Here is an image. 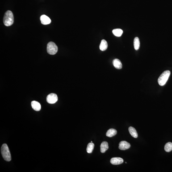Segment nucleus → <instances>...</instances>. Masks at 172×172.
<instances>
[{
	"instance_id": "9d476101",
	"label": "nucleus",
	"mask_w": 172,
	"mask_h": 172,
	"mask_svg": "<svg viewBox=\"0 0 172 172\" xmlns=\"http://www.w3.org/2000/svg\"><path fill=\"white\" fill-rule=\"evenodd\" d=\"M113 65L115 68L118 69H121L122 64L120 61L118 59H115L113 62Z\"/></svg>"
},
{
	"instance_id": "39448f33",
	"label": "nucleus",
	"mask_w": 172,
	"mask_h": 172,
	"mask_svg": "<svg viewBox=\"0 0 172 172\" xmlns=\"http://www.w3.org/2000/svg\"><path fill=\"white\" fill-rule=\"evenodd\" d=\"M58 98V97L56 94L52 93L47 96V101L48 103L53 104L57 102Z\"/></svg>"
},
{
	"instance_id": "20e7f679",
	"label": "nucleus",
	"mask_w": 172,
	"mask_h": 172,
	"mask_svg": "<svg viewBox=\"0 0 172 172\" xmlns=\"http://www.w3.org/2000/svg\"><path fill=\"white\" fill-rule=\"evenodd\" d=\"M58 47L53 42H50L47 45V52L49 54L54 55L57 53Z\"/></svg>"
},
{
	"instance_id": "1a4fd4ad",
	"label": "nucleus",
	"mask_w": 172,
	"mask_h": 172,
	"mask_svg": "<svg viewBox=\"0 0 172 172\" xmlns=\"http://www.w3.org/2000/svg\"><path fill=\"white\" fill-rule=\"evenodd\" d=\"M31 106L34 110L37 111H40L41 109V105L38 102L35 101L31 102Z\"/></svg>"
},
{
	"instance_id": "dca6fc26",
	"label": "nucleus",
	"mask_w": 172,
	"mask_h": 172,
	"mask_svg": "<svg viewBox=\"0 0 172 172\" xmlns=\"http://www.w3.org/2000/svg\"><path fill=\"white\" fill-rule=\"evenodd\" d=\"M113 33L115 36L117 37H120L122 36L123 33V30L120 29H116L113 30Z\"/></svg>"
},
{
	"instance_id": "f3484780",
	"label": "nucleus",
	"mask_w": 172,
	"mask_h": 172,
	"mask_svg": "<svg viewBox=\"0 0 172 172\" xmlns=\"http://www.w3.org/2000/svg\"><path fill=\"white\" fill-rule=\"evenodd\" d=\"M94 145L93 143H90L88 144L86 151L88 153H91L94 149Z\"/></svg>"
},
{
	"instance_id": "4468645a",
	"label": "nucleus",
	"mask_w": 172,
	"mask_h": 172,
	"mask_svg": "<svg viewBox=\"0 0 172 172\" xmlns=\"http://www.w3.org/2000/svg\"><path fill=\"white\" fill-rule=\"evenodd\" d=\"M129 133L131 136L135 138H137L138 137V134L136 130L133 127H130L128 128Z\"/></svg>"
},
{
	"instance_id": "9b49d317",
	"label": "nucleus",
	"mask_w": 172,
	"mask_h": 172,
	"mask_svg": "<svg viewBox=\"0 0 172 172\" xmlns=\"http://www.w3.org/2000/svg\"><path fill=\"white\" fill-rule=\"evenodd\" d=\"M108 143L107 142L103 141L100 145V151L102 153H104L108 149Z\"/></svg>"
},
{
	"instance_id": "2eb2a0df",
	"label": "nucleus",
	"mask_w": 172,
	"mask_h": 172,
	"mask_svg": "<svg viewBox=\"0 0 172 172\" xmlns=\"http://www.w3.org/2000/svg\"><path fill=\"white\" fill-rule=\"evenodd\" d=\"M134 47L135 50H138L140 48V42L139 39L138 37H135L134 41Z\"/></svg>"
},
{
	"instance_id": "ddd939ff",
	"label": "nucleus",
	"mask_w": 172,
	"mask_h": 172,
	"mask_svg": "<svg viewBox=\"0 0 172 172\" xmlns=\"http://www.w3.org/2000/svg\"><path fill=\"white\" fill-rule=\"evenodd\" d=\"M117 133V131L115 129L111 128L109 129L106 133V136L108 137H111L115 136Z\"/></svg>"
},
{
	"instance_id": "f03ea898",
	"label": "nucleus",
	"mask_w": 172,
	"mask_h": 172,
	"mask_svg": "<svg viewBox=\"0 0 172 172\" xmlns=\"http://www.w3.org/2000/svg\"><path fill=\"white\" fill-rule=\"evenodd\" d=\"M1 152L4 159L6 161H10L11 160V154L8 146L6 144H4L1 148Z\"/></svg>"
},
{
	"instance_id": "a211bd4d",
	"label": "nucleus",
	"mask_w": 172,
	"mask_h": 172,
	"mask_svg": "<svg viewBox=\"0 0 172 172\" xmlns=\"http://www.w3.org/2000/svg\"><path fill=\"white\" fill-rule=\"evenodd\" d=\"M165 150L167 152H170L172 150V143L168 142L165 144Z\"/></svg>"
},
{
	"instance_id": "0eeeda50",
	"label": "nucleus",
	"mask_w": 172,
	"mask_h": 172,
	"mask_svg": "<svg viewBox=\"0 0 172 172\" xmlns=\"http://www.w3.org/2000/svg\"><path fill=\"white\" fill-rule=\"evenodd\" d=\"M110 162L113 165H119L123 163V160L120 157H114L111 159Z\"/></svg>"
},
{
	"instance_id": "423d86ee",
	"label": "nucleus",
	"mask_w": 172,
	"mask_h": 172,
	"mask_svg": "<svg viewBox=\"0 0 172 172\" xmlns=\"http://www.w3.org/2000/svg\"><path fill=\"white\" fill-rule=\"evenodd\" d=\"M130 144L126 141H122L119 143V148L120 150H125L129 149Z\"/></svg>"
},
{
	"instance_id": "6e6552de",
	"label": "nucleus",
	"mask_w": 172,
	"mask_h": 172,
	"mask_svg": "<svg viewBox=\"0 0 172 172\" xmlns=\"http://www.w3.org/2000/svg\"><path fill=\"white\" fill-rule=\"evenodd\" d=\"M40 20L42 24L43 25L49 24L51 22L50 19L46 15H45L41 16L40 17Z\"/></svg>"
},
{
	"instance_id": "6ab92c4d",
	"label": "nucleus",
	"mask_w": 172,
	"mask_h": 172,
	"mask_svg": "<svg viewBox=\"0 0 172 172\" xmlns=\"http://www.w3.org/2000/svg\"><path fill=\"white\" fill-rule=\"evenodd\" d=\"M91 143H93V141H91Z\"/></svg>"
},
{
	"instance_id": "f8f14e48",
	"label": "nucleus",
	"mask_w": 172,
	"mask_h": 172,
	"mask_svg": "<svg viewBox=\"0 0 172 172\" xmlns=\"http://www.w3.org/2000/svg\"><path fill=\"white\" fill-rule=\"evenodd\" d=\"M108 44L105 40H102L99 46V48L101 50L104 51L107 49Z\"/></svg>"
},
{
	"instance_id": "f257e3e1",
	"label": "nucleus",
	"mask_w": 172,
	"mask_h": 172,
	"mask_svg": "<svg viewBox=\"0 0 172 172\" xmlns=\"http://www.w3.org/2000/svg\"><path fill=\"white\" fill-rule=\"evenodd\" d=\"M14 17L12 12L7 11L5 13L3 18L4 24L6 26L12 25L14 23Z\"/></svg>"
},
{
	"instance_id": "7ed1b4c3",
	"label": "nucleus",
	"mask_w": 172,
	"mask_h": 172,
	"mask_svg": "<svg viewBox=\"0 0 172 172\" xmlns=\"http://www.w3.org/2000/svg\"><path fill=\"white\" fill-rule=\"evenodd\" d=\"M170 74V72L168 70L165 71L161 74L158 80V84L160 86H163L165 85L168 79Z\"/></svg>"
}]
</instances>
